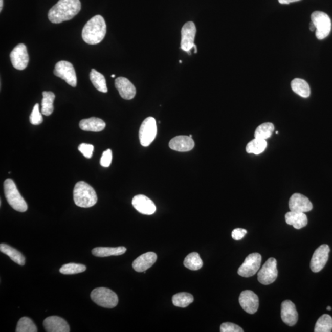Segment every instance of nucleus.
Instances as JSON below:
<instances>
[{"label": "nucleus", "mask_w": 332, "mask_h": 332, "mask_svg": "<svg viewBox=\"0 0 332 332\" xmlns=\"http://www.w3.org/2000/svg\"><path fill=\"white\" fill-rule=\"evenodd\" d=\"M81 9L80 0H59L49 11V20L54 24L71 20L80 13Z\"/></svg>", "instance_id": "1"}, {"label": "nucleus", "mask_w": 332, "mask_h": 332, "mask_svg": "<svg viewBox=\"0 0 332 332\" xmlns=\"http://www.w3.org/2000/svg\"><path fill=\"white\" fill-rule=\"evenodd\" d=\"M106 33V25L103 17L97 15L91 19L83 27L82 38L89 45L100 43Z\"/></svg>", "instance_id": "2"}, {"label": "nucleus", "mask_w": 332, "mask_h": 332, "mask_svg": "<svg viewBox=\"0 0 332 332\" xmlns=\"http://www.w3.org/2000/svg\"><path fill=\"white\" fill-rule=\"evenodd\" d=\"M74 200L77 206L89 208L96 205L97 196L95 190L91 185L86 182L80 181L75 186Z\"/></svg>", "instance_id": "3"}, {"label": "nucleus", "mask_w": 332, "mask_h": 332, "mask_svg": "<svg viewBox=\"0 0 332 332\" xmlns=\"http://www.w3.org/2000/svg\"><path fill=\"white\" fill-rule=\"evenodd\" d=\"M4 192L8 203L12 208L20 212L27 211L28 206L23 197L21 196L13 180L10 179L6 180L4 182Z\"/></svg>", "instance_id": "4"}, {"label": "nucleus", "mask_w": 332, "mask_h": 332, "mask_svg": "<svg viewBox=\"0 0 332 332\" xmlns=\"http://www.w3.org/2000/svg\"><path fill=\"white\" fill-rule=\"evenodd\" d=\"M91 298L94 303L105 308H114L118 303V295L108 288L94 289L91 292Z\"/></svg>", "instance_id": "5"}, {"label": "nucleus", "mask_w": 332, "mask_h": 332, "mask_svg": "<svg viewBox=\"0 0 332 332\" xmlns=\"http://www.w3.org/2000/svg\"><path fill=\"white\" fill-rule=\"evenodd\" d=\"M311 19L316 27L317 38L322 40L327 37L331 28L330 18L328 15L324 12L315 11L312 14Z\"/></svg>", "instance_id": "6"}, {"label": "nucleus", "mask_w": 332, "mask_h": 332, "mask_svg": "<svg viewBox=\"0 0 332 332\" xmlns=\"http://www.w3.org/2000/svg\"><path fill=\"white\" fill-rule=\"evenodd\" d=\"M157 135L156 120L148 117L143 122L139 130V139L143 147H148L153 142Z\"/></svg>", "instance_id": "7"}, {"label": "nucleus", "mask_w": 332, "mask_h": 332, "mask_svg": "<svg viewBox=\"0 0 332 332\" xmlns=\"http://www.w3.org/2000/svg\"><path fill=\"white\" fill-rule=\"evenodd\" d=\"M54 74L57 77L65 80L67 83L72 87L77 85V78L74 65L68 61H60L55 66Z\"/></svg>", "instance_id": "8"}, {"label": "nucleus", "mask_w": 332, "mask_h": 332, "mask_svg": "<svg viewBox=\"0 0 332 332\" xmlns=\"http://www.w3.org/2000/svg\"><path fill=\"white\" fill-rule=\"evenodd\" d=\"M261 263V255L258 253H253L246 257L241 266L239 268L237 273L245 278L254 276L260 270Z\"/></svg>", "instance_id": "9"}, {"label": "nucleus", "mask_w": 332, "mask_h": 332, "mask_svg": "<svg viewBox=\"0 0 332 332\" xmlns=\"http://www.w3.org/2000/svg\"><path fill=\"white\" fill-rule=\"evenodd\" d=\"M277 261L275 258H270L266 261L258 273L259 282L263 285H270L278 278Z\"/></svg>", "instance_id": "10"}, {"label": "nucleus", "mask_w": 332, "mask_h": 332, "mask_svg": "<svg viewBox=\"0 0 332 332\" xmlns=\"http://www.w3.org/2000/svg\"><path fill=\"white\" fill-rule=\"evenodd\" d=\"M330 248L327 245L319 246L314 253L310 263L311 269L314 273H318L324 269L328 260Z\"/></svg>", "instance_id": "11"}, {"label": "nucleus", "mask_w": 332, "mask_h": 332, "mask_svg": "<svg viewBox=\"0 0 332 332\" xmlns=\"http://www.w3.org/2000/svg\"><path fill=\"white\" fill-rule=\"evenodd\" d=\"M12 64L15 69L19 71L25 69L29 62V57L25 45L19 44L12 51L10 54Z\"/></svg>", "instance_id": "12"}, {"label": "nucleus", "mask_w": 332, "mask_h": 332, "mask_svg": "<svg viewBox=\"0 0 332 332\" xmlns=\"http://www.w3.org/2000/svg\"><path fill=\"white\" fill-rule=\"evenodd\" d=\"M182 39L181 48L183 51L190 54L194 46L195 36L196 34V27L193 22H188L184 24L182 29Z\"/></svg>", "instance_id": "13"}, {"label": "nucleus", "mask_w": 332, "mask_h": 332, "mask_svg": "<svg viewBox=\"0 0 332 332\" xmlns=\"http://www.w3.org/2000/svg\"><path fill=\"white\" fill-rule=\"evenodd\" d=\"M240 306L246 313L255 314L259 307V298L254 292L245 291L241 292L239 298Z\"/></svg>", "instance_id": "14"}, {"label": "nucleus", "mask_w": 332, "mask_h": 332, "mask_svg": "<svg viewBox=\"0 0 332 332\" xmlns=\"http://www.w3.org/2000/svg\"><path fill=\"white\" fill-rule=\"evenodd\" d=\"M291 211L305 213L312 211L313 205L308 198L300 193H295L291 197L289 202Z\"/></svg>", "instance_id": "15"}, {"label": "nucleus", "mask_w": 332, "mask_h": 332, "mask_svg": "<svg viewBox=\"0 0 332 332\" xmlns=\"http://www.w3.org/2000/svg\"><path fill=\"white\" fill-rule=\"evenodd\" d=\"M132 204L134 208L142 214L150 215L157 211L154 203L145 195L139 194L134 197Z\"/></svg>", "instance_id": "16"}, {"label": "nucleus", "mask_w": 332, "mask_h": 332, "mask_svg": "<svg viewBox=\"0 0 332 332\" xmlns=\"http://www.w3.org/2000/svg\"><path fill=\"white\" fill-rule=\"evenodd\" d=\"M281 318L282 321L289 326L297 324L298 315L296 307L291 300H285L281 304Z\"/></svg>", "instance_id": "17"}, {"label": "nucleus", "mask_w": 332, "mask_h": 332, "mask_svg": "<svg viewBox=\"0 0 332 332\" xmlns=\"http://www.w3.org/2000/svg\"><path fill=\"white\" fill-rule=\"evenodd\" d=\"M45 330L48 332H69L71 331L68 322L59 316H50L43 322Z\"/></svg>", "instance_id": "18"}, {"label": "nucleus", "mask_w": 332, "mask_h": 332, "mask_svg": "<svg viewBox=\"0 0 332 332\" xmlns=\"http://www.w3.org/2000/svg\"><path fill=\"white\" fill-rule=\"evenodd\" d=\"M157 255L155 253L149 252L139 256L132 263L134 270L137 272H145L155 263Z\"/></svg>", "instance_id": "19"}, {"label": "nucleus", "mask_w": 332, "mask_h": 332, "mask_svg": "<svg viewBox=\"0 0 332 332\" xmlns=\"http://www.w3.org/2000/svg\"><path fill=\"white\" fill-rule=\"evenodd\" d=\"M115 87L122 98L131 100L135 97L136 89L134 84L126 78L119 77L116 79Z\"/></svg>", "instance_id": "20"}, {"label": "nucleus", "mask_w": 332, "mask_h": 332, "mask_svg": "<svg viewBox=\"0 0 332 332\" xmlns=\"http://www.w3.org/2000/svg\"><path fill=\"white\" fill-rule=\"evenodd\" d=\"M194 142L190 136H179L173 138L169 142V147L173 150L186 152L193 150Z\"/></svg>", "instance_id": "21"}, {"label": "nucleus", "mask_w": 332, "mask_h": 332, "mask_svg": "<svg viewBox=\"0 0 332 332\" xmlns=\"http://www.w3.org/2000/svg\"><path fill=\"white\" fill-rule=\"evenodd\" d=\"M106 124L101 119L92 117L84 119L80 122V127L84 131L100 132L105 129Z\"/></svg>", "instance_id": "22"}, {"label": "nucleus", "mask_w": 332, "mask_h": 332, "mask_svg": "<svg viewBox=\"0 0 332 332\" xmlns=\"http://www.w3.org/2000/svg\"><path fill=\"white\" fill-rule=\"evenodd\" d=\"M286 223L292 225L295 229L300 230L307 224V216L304 213L289 212L285 216Z\"/></svg>", "instance_id": "23"}, {"label": "nucleus", "mask_w": 332, "mask_h": 332, "mask_svg": "<svg viewBox=\"0 0 332 332\" xmlns=\"http://www.w3.org/2000/svg\"><path fill=\"white\" fill-rule=\"evenodd\" d=\"M0 251L8 255L12 260L20 266H24L25 264L26 258L24 255L17 250L12 248L10 246L2 243L0 245Z\"/></svg>", "instance_id": "24"}, {"label": "nucleus", "mask_w": 332, "mask_h": 332, "mask_svg": "<svg viewBox=\"0 0 332 332\" xmlns=\"http://www.w3.org/2000/svg\"><path fill=\"white\" fill-rule=\"evenodd\" d=\"M125 247L121 246L118 248H96L92 251V254L97 257H106L109 256H118L124 254L126 252Z\"/></svg>", "instance_id": "25"}, {"label": "nucleus", "mask_w": 332, "mask_h": 332, "mask_svg": "<svg viewBox=\"0 0 332 332\" xmlns=\"http://www.w3.org/2000/svg\"><path fill=\"white\" fill-rule=\"evenodd\" d=\"M291 87L295 93L304 98H307L310 96L311 90L309 84L302 79L295 78L292 80Z\"/></svg>", "instance_id": "26"}, {"label": "nucleus", "mask_w": 332, "mask_h": 332, "mask_svg": "<svg viewBox=\"0 0 332 332\" xmlns=\"http://www.w3.org/2000/svg\"><path fill=\"white\" fill-rule=\"evenodd\" d=\"M90 80L92 82L94 86L97 90L103 93L108 92L107 86H106V80L102 74L96 71L95 69L91 70L90 73Z\"/></svg>", "instance_id": "27"}, {"label": "nucleus", "mask_w": 332, "mask_h": 332, "mask_svg": "<svg viewBox=\"0 0 332 332\" xmlns=\"http://www.w3.org/2000/svg\"><path fill=\"white\" fill-rule=\"evenodd\" d=\"M42 100L41 102L42 114L45 116H50L54 111L53 103L54 101L55 94L52 92L44 91L42 93Z\"/></svg>", "instance_id": "28"}, {"label": "nucleus", "mask_w": 332, "mask_h": 332, "mask_svg": "<svg viewBox=\"0 0 332 332\" xmlns=\"http://www.w3.org/2000/svg\"><path fill=\"white\" fill-rule=\"evenodd\" d=\"M184 264L188 269L197 271L202 269L203 262L198 253L192 252L185 258Z\"/></svg>", "instance_id": "29"}, {"label": "nucleus", "mask_w": 332, "mask_h": 332, "mask_svg": "<svg viewBox=\"0 0 332 332\" xmlns=\"http://www.w3.org/2000/svg\"><path fill=\"white\" fill-rule=\"evenodd\" d=\"M267 147L266 140L255 138L247 145L246 151L248 153L260 154L263 153Z\"/></svg>", "instance_id": "30"}, {"label": "nucleus", "mask_w": 332, "mask_h": 332, "mask_svg": "<svg viewBox=\"0 0 332 332\" xmlns=\"http://www.w3.org/2000/svg\"><path fill=\"white\" fill-rule=\"evenodd\" d=\"M193 295L186 292H181L173 295L172 303L173 305L180 307H186L193 302Z\"/></svg>", "instance_id": "31"}, {"label": "nucleus", "mask_w": 332, "mask_h": 332, "mask_svg": "<svg viewBox=\"0 0 332 332\" xmlns=\"http://www.w3.org/2000/svg\"><path fill=\"white\" fill-rule=\"evenodd\" d=\"M275 130V126L272 123H265L260 125L255 131V138L266 140L272 136Z\"/></svg>", "instance_id": "32"}, {"label": "nucleus", "mask_w": 332, "mask_h": 332, "mask_svg": "<svg viewBox=\"0 0 332 332\" xmlns=\"http://www.w3.org/2000/svg\"><path fill=\"white\" fill-rule=\"evenodd\" d=\"M332 330V318L330 315H323L316 322L315 332H330Z\"/></svg>", "instance_id": "33"}, {"label": "nucleus", "mask_w": 332, "mask_h": 332, "mask_svg": "<svg viewBox=\"0 0 332 332\" xmlns=\"http://www.w3.org/2000/svg\"><path fill=\"white\" fill-rule=\"evenodd\" d=\"M16 332H36L38 331L35 323L27 317H23L17 323Z\"/></svg>", "instance_id": "34"}, {"label": "nucleus", "mask_w": 332, "mask_h": 332, "mask_svg": "<svg viewBox=\"0 0 332 332\" xmlns=\"http://www.w3.org/2000/svg\"><path fill=\"white\" fill-rule=\"evenodd\" d=\"M86 270V267L84 264L77 263H69L63 265L60 268V273L63 275H75L84 272Z\"/></svg>", "instance_id": "35"}, {"label": "nucleus", "mask_w": 332, "mask_h": 332, "mask_svg": "<svg viewBox=\"0 0 332 332\" xmlns=\"http://www.w3.org/2000/svg\"><path fill=\"white\" fill-rule=\"evenodd\" d=\"M42 115L39 112V104L36 103L33 107L31 115L30 116V121L33 125H39L42 123Z\"/></svg>", "instance_id": "36"}, {"label": "nucleus", "mask_w": 332, "mask_h": 332, "mask_svg": "<svg viewBox=\"0 0 332 332\" xmlns=\"http://www.w3.org/2000/svg\"><path fill=\"white\" fill-rule=\"evenodd\" d=\"M221 332H243L242 328L233 323L225 322L220 326Z\"/></svg>", "instance_id": "37"}, {"label": "nucleus", "mask_w": 332, "mask_h": 332, "mask_svg": "<svg viewBox=\"0 0 332 332\" xmlns=\"http://www.w3.org/2000/svg\"><path fill=\"white\" fill-rule=\"evenodd\" d=\"M78 150L84 155V157L90 159L93 156L94 146L83 143V144L79 145Z\"/></svg>", "instance_id": "38"}, {"label": "nucleus", "mask_w": 332, "mask_h": 332, "mask_svg": "<svg viewBox=\"0 0 332 332\" xmlns=\"http://www.w3.org/2000/svg\"><path fill=\"white\" fill-rule=\"evenodd\" d=\"M112 151L110 149H108L102 154L100 159V165L104 167H108L110 166L112 161Z\"/></svg>", "instance_id": "39"}, {"label": "nucleus", "mask_w": 332, "mask_h": 332, "mask_svg": "<svg viewBox=\"0 0 332 332\" xmlns=\"http://www.w3.org/2000/svg\"><path fill=\"white\" fill-rule=\"evenodd\" d=\"M247 234V230L242 229V228H236L232 231V236L233 239L236 240H241Z\"/></svg>", "instance_id": "40"}, {"label": "nucleus", "mask_w": 332, "mask_h": 332, "mask_svg": "<svg viewBox=\"0 0 332 332\" xmlns=\"http://www.w3.org/2000/svg\"><path fill=\"white\" fill-rule=\"evenodd\" d=\"M278 1L281 4L287 5L291 4V3L300 1V0H278Z\"/></svg>", "instance_id": "41"}, {"label": "nucleus", "mask_w": 332, "mask_h": 332, "mask_svg": "<svg viewBox=\"0 0 332 332\" xmlns=\"http://www.w3.org/2000/svg\"><path fill=\"white\" fill-rule=\"evenodd\" d=\"M309 29L311 30V31L312 32L315 31V30L316 29V27L312 22L310 23Z\"/></svg>", "instance_id": "42"}, {"label": "nucleus", "mask_w": 332, "mask_h": 332, "mask_svg": "<svg viewBox=\"0 0 332 332\" xmlns=\"http://www.w3.org/2000/svg\"><path fill=\"white\" fill-rule=\"evenodd\" d=\"M3 7H4V0H0V11H2Z\"/></svg>", "instance_id": "43"}, {"label": "nucleus", "mask_w": 332, "mask_h": 332, "mask_svg": "<svg viewBox=\"0 0 332 332\" xmlns=\"http://www.w3.org/2000/svg\"><path fill=\"white\" fill-rule=\"evenodd\" d=\"M193 48H194V53H197V47L196 45H194Z\"/></svg>", "instance_id": "44"}, {"label": "nucleus", "mask_w": 332, "mask_h": 332, "mask_svg": "<svg viewBox=\"0 0 332 332\" xmlns=\"http://www.w3.org/2000/svg\"><path fill=\"white\" fill-rule=\"evenodd\" d=\"M327 309L328 311H330L331 309V307L330 306H328L327 307Z\"/></svg>", "instance_id": "45"}, {"label": "nucleus", "mask_w": 332, "mask_h": 332, "mask_svg": "<svg viewBox=\"0 0 332 332\" xmlns=\"http://www.w3.org/2000/svg\"><path fill=\"white\" fill-rule=\"evenodd\" d=\"M112 78H115V75H112Z\"/></svg>", "instance_id": "46"}, {"label": "nucleus", "mask_w": 332, "mask_h": 332, "mask_svg": "<svg viewBox=\"0 0 332 332\" xmlns=\"http://www.w3.org/2000/svg\"><path fill=\"white\" fill-rule=\"evenodd\" d=\"M179 62H180V63H182V61H181V60H180V61H179Z\"/></svg>", "instance_id": "47"}]
</instances>
